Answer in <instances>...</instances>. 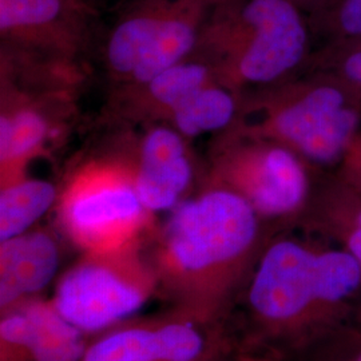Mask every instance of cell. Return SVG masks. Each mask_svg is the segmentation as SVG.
<instances>
[{"label":"cell","instance_id":"6da1fadb","mask_svg":"<svg viewBox=\"0 0 361 361\" xmlns=\"http://www.w3.org/2000/svg\"><path fill=\"white\" fill-rule=\"evenodd\" d=\"M361 273L347 256L290 237L264 246L246 283V345L284 357L316 352L350 329Z\"/></svg>","mask_w":361,"mask_h":361},{"label":"cell","instance_id":"7a4b0ae2","mask_svg":"<svg viewBox=\"0 0 361 361\" xmlns=\"http://www.w3.org/2000/svg\"><path fill=\"white\" fill-rule=\"evenodd\" d=\"M264 221L241 195L213 183L174 209L149 262L174 307L228 317L267 245Z\"/></svg>","mask_w":361,"mask_h":361},{"label":"cell","instance_id":"3957f363","mask_svg":"<svg viewBox=\"0 0 361 361\" xmlns=\"http://www.w3.org/2000/svg\"><path fill=\"white\" fill-rule=\"evenodd\" d=\"M234 128L285 145L320 171L340 168L361 131V97L331 78L302 71L245 94Z\"/></svg>","mask_w":361,"mask_h":361},{"label":"cell","instance_id":"277c9868","mask_svg":"<svg viewBox=\"0 0 361 361\" xmlns=\"http://www.w3.org/2000/svg\"><path fill=\"white\" fill-rule=\"evenodd\" d=\"M210 47L219 83L249 94L302 73L313 39L307 15L292 0H219Z\"/></svg>","mask_w":361,"mask_h":361},{"label":"cell","instance_id":"5b68a950","mask_svg":"<svg viewBox=\"0 0 361 361\" xmlns=\"http://www.w3.org/2000/svg\"><path fill=\"white\" fill-rule=\"evenodd\" d=\"M320 170L285 145L233 128L219 146L214 182L240 194L264 222L302 219Z\"/></svg>","mask_w":361,"mask_h":361},{"label":"cell","instance_id":"8992f818","mask_svg":"<svg viewBox=\"0 0 361 361\" xmlns=\"http://www.w3.org/2000/svg\"><path fill=\"white\" fill-rule=\"evenodd\" d=\"M150 216L135 190L134 171L110 164L79 170L58 198L61 226L86 253L135 247Z\"/></svg>","mask_w":361,"mask_h":361},{"label":"cell","instance_id":"52a82bcc","mask_svg":"<svg viewBox=\"0 0 361 361\" xmlns=\"http://www.w3.org/2000/svg\"><path fill=\"white\" fill-rule=\"evenodd\" d=\"M155 293L150 264L131 247L86 253L58 280L51 302L68 323L90 335L129 320Z\"/></svg>","mask_w":361,"mask_h":361},{"label":"cell","instance_id":"ba28073f","mask_svg":"<svg viewBox=\"0 0 361 361\" xmlns=\"http://www.w3.org/2000/svg\"><path fill=\"white\" fill-rule=\"evenodd\" d=\"M240 344L228 317L174 307L104 331L90 340L82 361H216Z\"/></svg>","mask_w":361,"mask_h":361},{"label":"cell","instance_id":"9c48e42d","mask_svg":"<svg viewBox=\"0 0 361 361\" xmlns=\"http://www.w3.org/2000/svg\"><path fill=\"white\" fill-rule=\"evenodd\" d=\"M86 336L51 300H28L1 313L0 361H82Z\"/></svg>","mask_w":361,"mask_h":361},{"label":"cell","instance_id":"30bf717a","mask_svg":"<svg viewBox=\"0 0 361 361\" xmlns=\"http://www.w3.org/2000/svg\"><path fill=\"white\" fill-rule=\"evenodd\" d=\"M192 180V165L182 134L155 128L145 135L138 169L134 170L135 190L150 213L178 205Z\"/></svg>","mask_w":361,"mask_h":361},{"label":"cell","instance_id":"8fae6325","mask_svg":"<svg viewBox=\"0 0 361 361\" xmlns=\"http://www.w3.org/2000/svg\"><path fill=\"white\" fill-rule=\"evenodd\" d=\"M61 250L47 231H28L0 241V310L34 300L56 276Z\"/></svg>","mask_w":361,"mask_h":361},{"label":"cell","instance_id":"7c38bea8","mask_svg":"<svg viewBox=\"0 0 361 361\" xmlns=\"http://www.w3.org/2000/svg\"><path fill=\"white\" fill-rule=\"evenodd\" d=\"M182 0H152L125 15L109 38L107 61L119 75L130 77Z\"/></svg>","mask_w":361,"mask_h":361},{"label":"cell","instance_id":"4fadbf2b","mask_svg":"<svg viewBox=\"0 0 361 361\" xmlns=\"http://www.w3.org/2000/svg\"><path fill=\"white\" fill-rule=\"evenodd\" d=\"M56 200V188L49 180L19 177L1 183L0 241L28 232Z\"/></svg>","mask_w":361,"mask_h":361},{"label":"cell","instance_id":"5bb4252c","mask_svg":"<svg viewBox=\"0 0 361 361\" xmlns=\"http://www.w3.org/2000/svg\"><path fill=\"white\" fill-rule=\"evenodd\" d=\"M49 137V122L30 106L3 111L0 118L1 183L16 180L20 165L38 152Z\"/></svg>","mask_w":361,"mask_h":361},{"label":"cell","instance_id":"9a60e30c","mask_svg":"<svg viewBox=\"0 0 361 361\" xmlns=\"http://www.w3.org/2000/svg\"><path fill=\"white\" fill-rule=\"evenodd\" d=\"M240 106L237 92L219 82H213L174 110L171 116L180 134L195 137L207 131L231 128L238 118Z\"/></svg>","mask_w":361,"mask_h":361},{"label":"cell","instance_id":"2e32d148","mask_svg":"<svg viewBox=\"0 0 361 361\" xmlns=\"http://www.w3.org/2000/svg\"><path fill=\"white\" fill-rule=\"evenodd\" d=\"M307 18L313 51L361 39V0H323Z\"/></svg>","mask_w":361,"mask_h":361},{"label":"cell","instance_id":"e0dca14e","mask_svg":"<svg viewBox=\"0 0 361 361\" xmlns=\"http://www.w3.org/2000/svg\"><path fill=\"white\" fill-rule=\"evenodd\" d=\"M214 78L217 77L213 67L195 62H180L155 77L146 86L150 99L173 113L192 99L198 91L216 82L213 80Z\"/></svg>","mask_w":361,"mask_h":361},{"label":"cell","instance_id":"ac0fdd59","mask_svg":"<svg viewBox=\"0 0 361 361\" xmlns=\"http://www.w3.org/2000/svg\"><path fill=\"white\" fill-rule=\"evenodd\" d=\"M68 10L67 0H0L1 37L34 34L58 26Z\"/></svg>","mask_w":361,"mask_h":361},{"label":"cell","instance_id":"d6986e66","mask_svg":"<svg viewBox=\"0 0 361 361\" xmlns=\"http://www.w3.org/2000/svg\"><path fill=\"white\" fill-rule=\"evenodd\" d=\"M304 71L331 78L361 97V39L314 50Z\"/></svg>","mask_w":361,"mask_h":361},{"label":"cell","instance_id":"ffe728a7","mask_svg":"<svg viewBox=\"0 0 361 361\" xmlns=\"http://www.w3.org/2000/svg\"><path fill=\"white\" fill-rule=\"evenodd\" d=\"M324 349L323 361H361V337L352 329Z\"/></svg>","mask_w":361,"mask_h":361},{"label":"cell","instance_id":"44dd1931","mask_svg":"<svg viewBox=\"0 0 361 361\" xmlns=\"http://www.w3.org/2000/svg\"><path fill=\"white\" fill-rule=\"evenodd\" d=\"M331 240L338 243V246L345 249L361 265V231L347 226H337L322 233Z\"/></svg>","mask_w":361,"mask_h":361},{"label":"cell","instance_id":"7402d4cb","mask_svg":"<svg viewBox=\"0 0 361 361\" xmlns=\"http://www.w3.org/2000/svg\"><path fill=\"white\" fill-rule=\"evenodd\" d=\"M216 361H283V359L269 352L252 348L243 343Z\"/></svg>","mask_w":361,"mask_h":361},{"label":"cell","instance_id":"603a6c76","mask_svg":"<svg viewBox=\"0 0 361 361\" xmlns=\"http://www.w3.org/2000/svg\"><path fill=\"white\" fill-rule=\"evenodd\" d=\"M337 171L361 192V154L349 149L348 154Z\"/></svg>","mask_w":361,"mask_h":361},{"label":"cell","instance_id":"cb8c5ba5","mask_svg":"<svg viewBox=\"0 0 361 361\" xmlns=\"http://www.w3.org/2000/svg\"><path fill=\"white\" fill-rule=\"evenodd\" d=\"M296 6H298L304 13L308 16L313 10H316L319 7V4L323 1V0H292Z\"/></svg>","mask_w":361,"mask_h":361},{"label":"cell","instance_id":"d4e9b609","mask_svg":"<svg viewBox=\"0 0 361 361\" xmlns=\"http://www.w3.org/2000/svg\"><path fill=\"white\" fill-rule=\"evenodd\" d=\"M350 329L356 334L357 336L361 337V305H359L356 310H355V314H353V319H352V324H350Z\"/></svg>","mask_w":361,"mask_h":361},{"label":"cell","instance_id":"484cf974","mask_svg":"<svg viewBox=\"0 0 361 361\" xmlns=\"http://www.w3.org/2000/svg\"><path fill=\"white\" fill-rule=\"evenodd\" d=\"M350 149H353L355 152H357L359 154H361V131L359 133V134H357V137H356L355 142L352 143Z\"/></svg>","mask_w":361,"mask_h":361}]
</instances>
